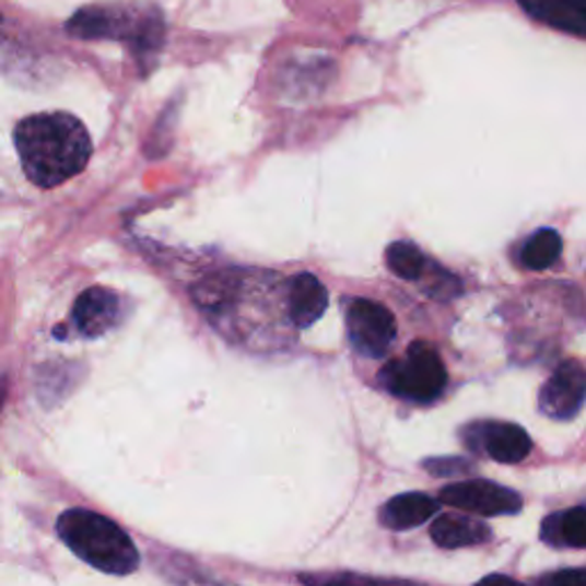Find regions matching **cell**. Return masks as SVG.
I'll return each instance as SVG.
<instances>
[{
	"label": "cell",
	"instance_id": "obj_16",
	"mask_svg": "<svg viewBox=\"0 0 586 586\" xmlns=\"http://www.w3.org/2000/svg\"><path fill=\"white\" fill-rule=\"evenodd\" d=\"M385 261H387L389 271H392L397 278L410 280V282L424 280L426 278V268L431 266L426 255L418 246H412V243H408V241L392 243V246H389L387 253H385Z\"/></svg>",
	"mask_w": 586,
	"mask_h": 586
},
{
	"label": "cell",
	"instance_id": "obj_1",
	"mask_svg": "<svg viewBox=\"0 0 586 586\" xmlns=\"http://www.w3.org/2000/svg\"><path fill=\"white\" fill-rule=\"evenodd\" d=\"M14 144L26 177L39 188H56L81 175L92 156V138L79 117L39 113L21 119Z\"/></svg>",
	"mask_w": 586,
	"mask_h": 586
},
{
	"label": "cell",
	"instance_id": "obj_8",
	"mask_svg": "<svg viewBox=\"0 0 586 586\" xmlns=\"http://www.w3.org/2000/svg\"><path fill=\"white\" fill-rule=\"evenodd\" d=\"M462 435H466L468 447L483 452L488 458L504 462V466L525 460L531 452L529 433L523 426L511 422L472 424L470 429L462 431Z\"/></svg>",
	"mask_w": 586,
	"mask_h": 586
},
{
	"label": "cell",
	"instance_id": "obj_9",
	"mask_svg": "<svg viewBox=\"0 0 586 586\" xmlns=\"http://www.w3.org/2000/svg\"><path fill=\"white\" fill-rule=\"evenodd\" d=\"M125 319V305L115 291L92 286L83 291L71 307V321L83 337H104Z\"/></svg>",
	"mask_w": 586,
	"mask_h": 586
},
{
	"label": "cell",
	"instance_id": "obj_13",
	"mask_svg": "<svg viewBox=\"0 0 586 586\" xmlns=\"http://www.w3.org/2000/svg\"><path fill=\"white\" fill-rule=\"evenodd\" d=\"M541 539L552 548H586V508L550 513L541 525Z\"/></svg>",
	"mask_w": 586,
	"mask_h": 586
},
{
	"label": "cell",
	"instance_id": "obj_14",
	"mask_svg": "<svg viewBox=\"0 0 586 586\" xmlns=\"http://www.w3.org/2000/svg\"><path fill=\"white\" fill-rule=\"evenodd\" d=\"M518 3L556 28L586 35V0H518Z\"/></svg>",
	"mask_w": 586,
	"mask_h": 586
},
{
	"label": "cell",
	"instance_id": "obj_4",
	"mask_svg": "<svg viewBox=\"0 0 586 586\" xmlns=\"http://www.w3.org/2000/svg\"><path fill=\"white\" fill-rule=\"evenodd\" d=\"M380 385L389 395L412 403H431L445 395L447 366L429 341H412L401 358L389 360L380 374Z\"/></svg>",
	"mask_w": 586,
	"mask_h": 586
},
{
	"label": "cell",
	"instance_id": "obj_5",
	"mask_svg": "<svg viewBox=\"0 0 586 586\" xmlns=\"http://www.w3.org/2000/svg\"><path fill=\"white\" fill-rule=\"evenodd\" d=\"M349 341L362 358H385L397 339V319L385 305L370 298H351L347 305Z\"/></svg>",
	"mask_w": 586,
	"mask_h": 586
},
{
	"label": "cell",
	"instance_id": "obj_6",
	"mask_svg": "<svg viewBox=\"0 0 586 586\" xmlns=\"http://www.w3.org/2000/svg\"><path fill=\"white\" fill-rule=\"evenodd\" d=\"M437 500L452 508L477 513V516H516L523 508V497L516 491L485 479L452 483L440 491Z\"/></svg>",
	"mask_w": 586,
	"mask_h": 586
},
{
	"label": "cell",
	"instance_id": "obj_11",
	"mask_svg": "<svg viewBox=\"0 0 586 586\" xmlns=\"http://www.w3.org/2000/svg\"><path fill=\"white\" fill-rule=\"evenodd\" d=\"M431 539L445 550L481 546L493 539V529L466 513H445L431 525Z\"/></svg>",
	"mask_w": 586,
	"mask_h": 586
},
{
	"label": "cell",
	"instance_id": "obj_15",
	"mask_svg": "<svg viewBox=\"0 0 586 586\" xmlns=\"http://www.w3.org/2000/svg\"><path fill=\"white\" fill-rule=\"evenodd\" d=\"M564 250V241L554 230L534 232L520 250V263L529 271H546Z\"/></svg>",
	"mask_w": 586,
	"mask_h": 586
},
{
	"label": "cell",
	"instance_id": "obj_18",
	"mask_svg": "<svg viewBox=\"0 0 586 586\" xmlns=\"http://www.w3.org/2000/svg\"><path fill=\"white\" fill-rule=\"evenodd\" d=\"M541 582L556 584V586H586V571H561V573L543 577Z\"/></svg>",
	"mask_w": 586,
	"mask_h": 586
},
{
	"label": "cell",
	"instance_id": "obj_12",
	"mask_svg": "<svg viewBox=\"0 0 586 586\" xmlns=\"http://www.w3.org/2000/svg\"><path fill=\"white\" fill-rule=\"evenodd\" d=\"M440 504L443 502L426 493H403L392 497L380 508V523L395 531L420 527L435 516Z\"/></svg>",
	"mask_w": 586,
	"mask_h": 586
},
{
	"label": "cell",
	"instance_id": "obj_3",
	"mask_svg": "<svg viewBox=\"0 0 586 586\" xmlns=\"http://www.w3.org/2000/svg\"><path fill=\"white\" fill-rule=\"evenodd\" d=\"M163 28V19L154 8L127 3L87 5L67 21L71 37L129 42L142 54L161 46Z\"/></svg>",
	"mask_w": 586,
	"mask_h": 586
},
{
	"label": "cell",
	"instance_id": "obj_7",
	"mask_svg": "<svg viewBox=\"0 0 586 586\" xmlns=\"http://www.w3.org/2000/svg\"><path fill=\"white\" fill-rule=\"evenodd\" d=\"M586 401V370L577 360L561 362L541 387L539 408L559 422H569Z\"/></svg>",
	"mask_w": 586,
	"mask_h": 586
},
{
	"label": "cell",
	"instance_id": "obj_17",
	"mask_svg": "<svg viewBox=\"0 0 586 586\" xmlns=\"http://www.w3.org/2000/svg\"><path fill=\"white\" fill-rule=\"evenodd\" d=\"M426 470L437 474V477H447L449 472L456 474L460 470H470V466H466V462H460L456 458H440V460H429L426 462Z\"/></svg>",
	"mask_w": 586,
	"mask_h": 586
},
{
	"label": "cell",
	"instance_id": "obj_2",
	"mask_svg": "<svg viewBox=\"0 0 586 586\" xmlns=\"http://www.w3.org/2000/svg\"><path fill=\"white\" fill-rule=\"evenodd\" d=\"M60 541L87 566L108 575H129L140 566L133 541L110 518L87 508H69L56 523Z\"/></svg>",
	"mask_w": 586,
	"mask_h": 586
},
{
	"label": "cell",
	"instance_id": "obj_10",
	"mask_svg": "<svg viewBox=\"0 0 586 586\" xmlns=\"http://www.w3.org/2000/svg\"><path fill=\"white\" fill-rule=\"evenodd\" d=\"M289 316L296 330H307L321 319L328 307V291L312 273H298L289 280Z\"/></svg>",
	"mask_w": 586,
	"mask_h": 586
}]
</instances>
